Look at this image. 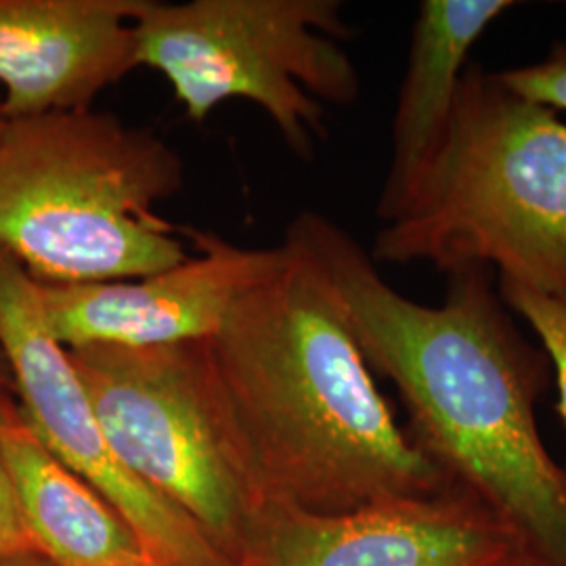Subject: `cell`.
I'll return each instance as SVG.
<instances>
[{"instance_id":"19","label":"cell","mask_w":566,"mask_h":566,"mask_svg":"<svg viewBox=\"0 0 566 566\" xmlns=\"http://www.w3.org/2000/svg\"><path fill=\"white\" fill-rule=\"evenodd\" d=\"M143 566H156V565H143Z\"/></svg>"},{"instance_id":"2","label":"cell","mask_w":566,"mask_h":566,"mask_svg":"<svg viewBox=\"0 0 566 566\" xmlns=\"http://www.w3.org/2000/svg\"><path fill=\"white\" fill-rule=\"evenodd\" d=\"M282 250L210 340L264 502L344 514L439 493L449 479L397 424L322 275Z\"/></svg>"},{"instance_id":"12","label":"cell","mask_w":566,"mask_h":566,"mask_svg":"<svg viewBox=\"0 0 566 566\" xmlns=\"http://www.w3.org/2000/svg\"><path fill=\"white\" fill-rule=\"evenodd\" d=\"M0 451L25 535L53 565H156L120 514L46 451L2 395Z\"/></svg>"},{"instance_id":"18","label":"cell","mask_w":566,"mask_h":566,"mask_svg":"<svg viewBox=\"0 0 566 566\" xmlns=\"http://www.w3.org/2000/svg\"><path fill=\"white\" fill-rule=\"evenodd\" d=\"M7 124H9V120L4 118V114L0 112V137H2V133H4V128H7Z\"/></svg>"},{"instance_id":"15","label":"cell","mask_w":566,"mask_h":566,"mask_svg":"<svg viewBox=\"0 0 566 566\" xmlns=\"http://www.w3.org/2000/svg\"><path fill=\"white\" fill-rule=\"evenodd\" d=\"M34 549L25 528L21 525L20 507L11 485V476L0 451V552H21ZM36 552V549H34Z\"/></svg>"},{"instance_id":"3","label":"cell","mask_w":566,"mask_h":566,"mask_svg":"<svg viewBox=\"0 0 566 566\" xmlns=\"http://www.w3.org/2000/svg\"><path fill=\"white\" fill-rule=\"evenodd\" d=\"M369 256L489 266L566 303L565 122L470 63L443 142Z\"/></svg>"},{"instance_id":"6","label":"cell","mask_w":566,"mask_h":566,"mask_svg":"<svg viewBox=\"0 0 566 566\" xmlns=\"http://www.w3.org/2000/svg\"><path fill=\"white\" fill-rule=\"evenodd\" d=\"M128 472L229 558L263 493L224 403L210 340L67 350Z\"/></svg>"},{"instance_id":"14","label":"cell","mask_w":566,"mask_h":566,"mask_svg":"<svg viewBox=\"0 0 566 566\" xmlns=\"http://www.w3.org/2000/svg\"><path fill=\"white\" fill-rule=\"evenodd\" d=\"M495 76L526 102L539 103L554 112L566 109V42L556 44L539 63L495 72Z\"/></svg>"},{"instance_id":"9","label":"cell","mask_w":566,"mask_h":566,"mask_svg":"<svg viewBox=\"0 0 566 566\" xmlns=\"http://www.w3.org/2000/svg\"><path fill=\"white\" fill-rule=\"evenodd\" d=\"M196 245L182 263L128 282L39 283L46 332L67 350L212 340L231 308L282 263V245L243 248L182 227Z\"/></svg>"},{"instance_id":"13","label":"cell","mask_w":566,"mask_h":566,"mask_svg":"<svg viewBox=\"0 0 566 566\" xmlns=\"http://www.w3.org/2000/svg\"><path fill=\"white\" fill-rule=\"evenodd\" d=\"M497 290L507 308L521 315L539 338L558 388V413L566 424V303L502 280Z\"/></svg>"},{"instance_id":"17","label":"cell","mask_w":566,"mask_h":566,"mask_svg":"<svg viewBox=\"0 0 566 566\" xmlns=\"http://www.w3.org/2000/svg\"><path fill=\"white\" fill-rule=\"evenodd\" d=\"M0 566H55L34 549L0 552Z\"/></svg>"},{"instance_id":"16","label":"cell","mask_w":566,"mask_h":566,"mask_svg":"<svg viewBox=\"0 0 566 566\" xmlns=\"http://www.w3.org/2000/svg\"><path fill=\"white\" fill-rule=\"evenodd\" d=\"M491 566H558L546 558L542 552L535 547L528 546L526 542H521L507 552L504 558H500L495 565Z\"/></svg>"},{"instance_id":"7","label":"cell","mask_w":566,"mask_h":566,"mask_svg":"<svg viewBox=\"0 0 566 566\" xmlns=\"http://www.w3.org/2000/svg\"><path fill=\"white\" fill-rule=\"evenodd\" d=\"M0 350L32 434L135 531L156 566H233L181 510L135 479L109 446L81 376L42 322L36 282L0 250Z\"/></svg>"},{"instance_id":"4","label":"cell","mask_w":566,"mask_h":566,"mask_svg":"<svg viewBox=\"0 0 566 566\" xmlns=\"http://www.w3.org/2000/svg\"><path fill=\"white\" fill-rule=\"evenodd\" d=\"M181 156L149 128L91 109L9 120L0 137V250L39 283L128 282L189 256L158 206Z\"/></svg>"},{"instance_id":"8","label":"cell","mask_w":566,"mask_h":566,"mask_svg":"<svg viewBox=\"0 0 566 566\" xmlns=\"http://www.w3.org/2000/svg\"><path fill=\"white\" fill-rule=\"evenodd\" d=\"M518 531L464 485L344 514L263 502L233 566H491Z\"/></svg>"},{"instance_id":"11","label":"cell","mask_w":566,"mask_h":566,"mask_svg":"<svg viewBox=\"0 0 566 566\" xmlns=\"http://www.w3.org/2000/svg\"><path fill=\"white\" fill-rule=\"evenodd\" d=\"M512 0H422L390 128V164L376 217L388 223L437 154L451 120L470 51Z\"/></svg>"},{"instance_id":"10","label":"cell","mask_w":566,"mask_h":566,"mask_svg":"<svg viewBox=\"0 0 566 566\" xmlns=\"http://www.w3.org/2000/svg\"><path fill=\"white\" fill-rule=\"evenodd\" d=\"M145 0H0V112L7 120L91 109L137 70Z\"/></svg>"},{"instance_id":"1","label":"cell","mask_w":566,"mask_h":566,"mask_svg":"<svg viewBox=\"0 0 566 566\" xmlns=\"http://www.w3.org/2000/svg\"><path fill=\"white\" fill-rule=\"evenodd\" d=\"M283 242L322 275L369 369L399 390L413 443L566 566V468L537 426L552 365L512 322L495 271L447 275L443 303L426 306L386 282L361 243L322 212H301Z\"/></svg>"},{"instance_id":"5","label":"cell","mask_w":566,"mask_h":566,"mask_svg":"<svg viewBox=\"0 0 566 566\" xmlns=\"http://www.w3.org/2000/svg\"><path fill=\"white\" fill-rule=\"evenodd\" d=\"M348 36L340 0H145L137 67L158 72L198 124L224 102L259 105L292 154L311 160L327 135L325 105L361 97Z\"/></svg>"}]
</instances>
